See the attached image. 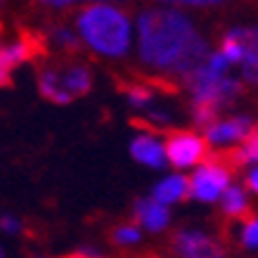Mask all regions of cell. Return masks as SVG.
Here are the masks:
<instances>
[{"mask_svg": "<svg viewBox=\"0 0 258 258\" xmlns=\"http://www.w3.org/2000/svg\"><path fill=\"white\" fill-rule=\"evenodd\" d=\"M62 258H107V256L97 253L95 249H88V246H83V249L71 251V253H67V256H62Z\"/></svg>", "mask_w": 258, "mask_h": 258, "instance_id": "ffe728a7", "label": "cell"}, {"mask_svg": "<svg viewBox=\"0 0 258 258\" xmlns=\"http://www.w3.org/2000/svg\"><path fill=\"white\" fill-rule=\"evenodd\" d=\"M227 33L244 45V79L258 88V29H232Z\"/></svg>", "mask_w": 258, "mask_h": 258, "instance_id": "30bf717a", "label": "cell"}, {"mask_svg": "<svg viewBox=\"0 0 258 258\" xmlns=\"http://www.w3.org/2000/svg\"><path fill=\"white\" fill-rule=\"evenodd\" d=\"M246 187H249L253 195H258V168H253V171L246 175Z\"/></svg>", "mask_w": 258, "mask_h": 258, "instance_id": "7402d4cb", "label": "cell"}, {"mask_svg": "<svg viewBox=\"0 0 258 258\" xmlns=\"http://www.w3.org/2000/svg\"><path fill=\"white\" fill-rule=\"evenodd\" d=\"M168 246L178 258H225L220 244L197 230H175Z\"/></svg>", "mask_w": 258, "mask_h": 258, "instance_id": "52a82bcc", "label": "cell"}, {"mask_svg": "<svg viewBox=\"0 0 258 258\" xmlns=\"http://www.w3.org/2000/svg\"><path fill=\"white\" fill-rule=\"evenodd\" d=\"M3 36H5V31H3V22H0V43H3Z\"/></svg>", "mask_w": 258, "mask_h": 258, "instance_id": "d4e9b609", "label": "cell"}, {"mask_svg": "<svg viewBox=\"0 0 258 258\" xmlns=\"http://www.w3.org/2000/svg\"><path fill=\"white\" fill-rule=\"evenodd\" d=\"M256 135H258V133H256Z\"/></svg>", "mask_w": 258, "mask_h": 258, "instance_id": "f546056e", "label": "cell"}, {"mask_svg": "<svg viewBox=\"0 0 258 258\" xmlns=\"http://www.w3.org/2000/svg\"><path fill=\"white\" fill-rule=\"evenodd\" d=\"M47 38L40 31L24 29L15 40L0 43V88L12 86V71L24 62H36L38 57L45 59Z\"/></svg>", "mask_w": 258, "mask_h": 258, "instance_id": "3957f363", "label": "cell"}, {"mask_svg": "<svg viewBox=\"0 0 258 258\" xmlns=\"http://www.w3.org/2000/svg\"><path fill=\"white\" fill-rule=\"evenodd\" d=\"M220 55L225 57V59H227L230 64L242 62V59H244V45L235 38V36H230V33H225V38H223V50H220Z\"/></svg>", "mask_w": 258, "mask_h": 258, "instance_id": "ac0fdd59", "label": "cell"}, {"mask_svg": "<svg viewBox=\"0 0 258 258\" xmlns=\"http://www.w3.org/2000/svg\"><path fill=\"white\" fill-rule=\"evenodd\" d=\"M223 216L225 220H239V223L253 216L246 192L239 185H227V189L223 192Z\"/></svg>", "mask_w": 258, "mask_h": 258, "instance_id": "7c38bea8", "label": "cell"}, {"mask_svg": "<svg viewBox=\"0 0 258 258\" xmlns=\"http://www.w3.org/2000/svg\"><path fill=\"white\" fill-rule=\"evenodd\" d=\"M166 159L175 168L202 164L209 157V140L195 131H168L166 133Z\"/></svg>", "mask_w": 258, "mask_h": 258, "instance_id": "277c9868", "label": "cell"}, {"mask_svg": "<svg viewBox=\"0 0 258 258\" xmlns=\"http://www.w3.org/2000/svg\"><path fill=\"white\" fill-rule=\"evenodd\" d=\"M33 258H43V256H33Z\"/></svg>", "mask_w": 258, "mask_h": 258, "instance_id": "f1b7e54d", "label": "cell"}, {"mask_svg": "<svg viewBox=\"0 0 258 258\" xmlns=\"http://www.w3.org/2000/svg\"><path fill=\"white\" fill-rule=\"evenodd\" d=\"M74 3H81V0H50L47 5H55V8H67V5H74Z\"/></svg>", "mask_w": 258, "mask_h": 258, "instance_id": "603a6c76", "label": "cell"}, {"mask_svg": "<svg viewBox=\"0 0 258 258\" xmlns=\"http://www.w3.org/2000/svg\"><path fill=\"white\" fill-rule=\"evenodd\" d=\"M0 258H5V249H0Z\"/></svg>", "mask_w": 258, "mask_h": 258, "instance_id": "484cf974", "label": "cell"}, {"mask_svg": "<svg viewBox=\"0 0 258 258\" xmlns=\"http://www.w3.org/2000/svg\"><path fill=\"white\" fill-rule=\"evenodd\" d=\"M253 133V123L251 118L246 116H232L225 118V121H216L211 128H206V140L213 142V145H220V142H239L251 138Z\"/></svg>", "mask_w": 258, "mask_h": 258, "instance_id": "ba28073f", "label": "cell"}, {"mask_svg": "<svg viewBox=\"0 0 258 258\" xmlns=\"http://www.w3.org/2000/svg\"><path fill=\"white\" fill-rule=\"evenodd\" d=\"M138 36L142 64L159 74L185 79L209 57L206 40L178 10H145L138 17Z\"/></svg>", "mask_w": 258, "mask_h": 258, "instance_id": "6da1fadb", "label": "cell"}, {"mask_svg": "<svg viewBox=\"0 0 258 258\" xmlns=\"http://www.w3.org/2000/svg\"><path fill=\"white\" fill-rule=\"evenodd\" d=\"M40 3H50V0H40Z\"/></svg>", "mask_w": 258, "mask_h": 258, "instance_id": "83f0119b", "label": "cell"}, {"mask_svg": "<svg viewBox=\"0 0 258 258\" xmlns=\"http://www.w3.org/2000/svg\"><path fill=\"white\" fill-rule=\"evenodd\" d=\"M140 258H166V256H159V253H145V256H140Z\"/></svg>", "mask_w": 258, "mask_h": 258, "instance_id": "cb8c5ba5", "label": "cell"}, {"mask_svg": "<svg viewBox=\"0 0 258 258\" xmlns=\"http://www.w3.org/2000/svg\"><path fill=\"white\" fill-rule=\"evenodd\" d=\"M180 199H189V178L182 175H171L164 182H159L154 187V202L159 204H173Z\"/></svg>", "mask_w": 258, "mask_h": 258, "instance_id": "5bb4252c", "label": "cell"}, {"mask_svg": "<svg viewBox=\"0 0 258 258\" xmlns=\"http://www.w3.org/2000/svg\"><path fill=\"white\" fill-rule=\"evenodd\" d=\"M239 244L246 249H258V213L242 223V232H239Z\"/></svg>", "mask_w": 258, "mask_h": 258, "instance_id": "e0dca14e", "label": "cell"}, {"mask_svg": "<svg viewBox=\"0 0 258 258\" xmlns=\"http://www.w3.org/2000/svg\"><path fill=\"white\" fill-rule=\"evenodd\" d=\"M171 213L164 204L154 202V199H138L135 202V223L145 225L149 232H161L168 225Z\"/></svg>", "mask_w": 258, "mask_h": 258, "instance_id": "8fae6325", "label": "cell"}, {"mask_svg": "<svg viewBox=\"0 0 258 258\" xmlns=\"http://www.w3.org/2000/svg\"><path fill=\"white\" fill-rule=\"evenodd\" d=\"M50 38L55 43L59 50H64L67 55H79L81 50H83V43L79 40V36L67 29V26H52V31H50Z\"/></svg>", "mask_w": 258, "mask_h": 258, "instance_id": "9a60e30c", "label": "cell"}, {"mask_svg": "<svg viewBox=\"0 0 258 258\" xmlns=\"http://www.w3.org/2000/svg\"><path fill=\"white\" fill-rule=\"evenodd\" d=\"M52 67L57 71V79H59V86L67 95H69V100H79L83 95L90 93V88H93V71L90 67L79 59H71V57H59V59H50Z\"/></svg>", "mask_w": 258, "mask_h": 258, "instance_id": "8992f818", "label": "cell"}, {"mask_svg": "<svg viewBox=\"0 0 258 258\" xmlns=\"http://www.w3.org/2000/svg\"><path fill=\"white\" fill-rule=\"evenodd\" d=\"M0 230H5V232H12V235H15V232L22 230V223H19L17 218H12V216H3V218H0Z\"/></svg>", "mask_w": 258, "mask_h": 258, "instance_id": "d6986e66", "label": "cell"}, {"mask_svg": "<svg viewBox=\"0 0 258 258\" xmlns=\"http://www.w3.org/2000/svg\"><path fill=\"white\" fill-rule=\"evenodd\" d=\"M161 3H173V5H216L220 0H161Z\"/></svg>", "mask_w": 258, "mask_h": 258, "instance_id": "44dd1931", "label": "cell"}, {"mask_svg": "<svg viewBox=\"0 0 258 258\" xmlns=\"http://www.w3.org/2000/svg\"><path fill=\"white\" fill-rule=\"evenodd\" d=\"M140 227L138 223H121V225L111 227L109 230V242L116 246H125V244H135L140 242Z\"/></svg>", "mask_w": 258, "mask_h": 258, "instance_id": "2e32d148", "label": "cell"}, {"mask_svg": "<svg viewBox=\"0 0 258 258\" xmlns=\"http://www.w3.org/2000/svg\"><path fill=\"white\" fill-rule=\"evenodd\" d=\"M81 40L104 57H123L131 47V19L114 5H88L76 15Z\"/></svg>", "mask_w": 258, "mask_h": 258, "instance_id": "7a4b0ae2", "label": "cell"}, {"mask_svg": "<svg viewBox=\"0 0 258 258\" xmlns=\"http://www.w3.org/2000/svg\"><path fill=\"white\" fill-rule=\"evenodd\" d=\"M100 3H111V0H100Z\"/></svg>", "mask_w": 258, "mask_h": 258, "instance_id": "4316f807", "label": "cell"}, {"mask_svg": "<svg viewBox=\"0 0 258 258\" xmlns=\"http://www.w3.org/2000/svg\"><path fill=\"white\" fill-rule=\"evenodd\" d=\"M36 83H38V93L43 100L52 102V104H69V95L62 90L59 86V79H57V71L52 67L50 59H43L38 64V71H36Z\"/></svg>", "mask_w": 258, "mask_h": 258, "instance_id": "9c48e42d", "label": "cell"}, {"mask_svg": "<svg viewBox=\"0 0 258 258\" xmlns=\"http://www.w3.org/2000/svg\"><path fill=\"white\" fill-rule=\"evenodd\" d=\"M131 154L140 164H147L152 168H164L166 166L164 147L159 145V140L154 135H140V138H135L133 145H131Z\"/></svg>", "mask_w": 258, "mask_h": 258, "instance_id": "4fadbf2b", "label": "cell"}, {"mask_svg": "<svg viewBox=\"0 0 258 258\" xmlns=\"http://www.w3.org/2000/svg\"><path fill=\"white\" fill-rule=\"evenodd\" d=\"M232 173L211 157H206L204 166L189 178V197H195L199 202H216L220 192H225L230 185Z\"/></svg>", "mask_w": 258, "mask_h": 258, "instance_id": "5b68a950", "label": "cell"}]
</instances>
